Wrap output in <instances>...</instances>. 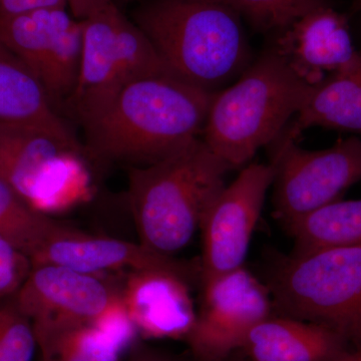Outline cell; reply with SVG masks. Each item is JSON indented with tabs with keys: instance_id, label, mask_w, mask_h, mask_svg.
I'll use <instances>...</instances> for the list:
<instances>
[{
	"instance_id": "1f68e13d",
	"label": "cell",
	"mask_w": 361,
	"mask_h": 361,
	"mask_svg": "<svg viewBox=\"0 0 361 361\" xmlns=\"http://www.w3.org/2000/svg\"><path fill=\"white\" fill-rule=\"evenodd\" d=\"M123 1H132V0H123Z\"/></svg>"
},
{
	"instance_id": "cb8c5ba5",
	"label": "cell",
	"mask_w": 361,
	"mask_h": 361,
	"mask_svg": "<svg viewBox=\"0 0 361 361\" xmlns=\"http://www.w3.org/2000/svg\"><path fill=\"white\" fill-rule=\"evenodd\" d=\"M32 267V259L0 234V299L16 295Z\"/></svg>"
},
{
	"instance_id": "ffe728a7",
	"label": "cell",
	"mask_w": 361,
	"mask_h": 361,
	"mask_svg": "<svg viewBox=\"0 0 361 361\" xmlns=\"http://www.w3.org/2000/svg\"><path fill=\"white\" fill-rule=\"evenodd\" d=\"M294 254L361 243V199L337 200L286 226Z\"/></svg>"
},
{
	"instance_id": "83f0119b",
	"label": "cell",
	"mask_w": 361,
	"mask_h": 361,
	"mask_svg": "<svg viewBox=\"0 0 361 361\" xmlns=\"http://www.w3.org/2000/svg\"><path fill=\"white\" fill-rule=\"evenodd\" d=\"M329 361H361V344L350 346L341 355Z\"/></svg>"
},
{
	"instance_id": "7402d4cb",
	"label": "cell",
	"mask_w": 361,
	"mask_h": 361,
	"mask_svg": "<svg viewBox=\"0 0 361 361\" xmlns=\"http://www.w3.org/2000/svg\"><path fill=\"white\" fill-rule=\"evenodd\" d=\"M258 32L278 33L331 0H222Z\"/></svg>"
},
{
	"instance_id": "f1b7e54d",
	"label": "cell",
	"mask_w": 361,
	"mask_h": 361,
	"mask_svg": "<svg viewBox=\"0 0 361 361\" xmlns=\"http://www.w3.org/2000/svg\"><path fill=\"white\" fill-rule=\"evenodd\" d=\"M223 361H249L248 358L246 356L240 355V351L238 353H234V355L230 356V357L226 358L225 360Z\"/></svg>"
},
{
	"instance_id": "d6986e66",
	"label": "cell",
	"mask_w": 361,
	"mask_h": 361,
	"mask_svg": "<svg viewBox=\"0 0 361 361\" xmlns=\"http://www.w3.org/2000/svg\"><path fill=\"white\" fill-rule=\"evenodd\" d=\"M312 127L361 134V49L329 77L314 84L307 103L282 135L295 140Z\"/></svg>"
},
{
	"instance_id": "3957f363",
	"label": "cell",
	"mask_w": 361,
	"mask_h": 361,
	"mask_svg": "<svg viewBox=\"0 0 361 361\" xmlns=\"http://www.w3.org/2000/svg\"><path fill=\"white\" fill-rule=\"evenodd\" d=\"M231 169L198 137L173 155L128 171V202L140 243L175 256L200 229Z\"/></svg>"
},
{
	"instance_id": "44dd1931",
	"label": "cell",
	"mask_w": 361,
	"mask_h": 361,
	"mask_svg": "<svg viewBox=\"0 0 361 361\" xmlns=\"http://www.w3.org/2000/svg\"><path fill=\"white\" fill-rule=\"evenodd\" d=\"M66 223L32 210L0 180V234L32 258Z\"/></svg>"
},
{
	"instance_id": "9a60e30c",
	"label": "cell",
	"mask_w": 361,
	"mask_h": 361,
	"mask_svg": "<svg viewBox=\"0 0 361 361\" xmlns=\"http://www.w3.org/2000/svg\"><path fill=\"white\" fill-rule=\"evenodd\" d=\"M279 35L278 49L310 84L322 80L323 71L339 70L356 51L348 18L334 6L316 9Z\"/></svg>"
},
{
	"instance_id": "e0dca14e",
	"label": "cell",
	"mask_w": 361,
	"mask_h": 361,
	"mask_svg": "<svg viewBox=\"0 0 361 361\" xmlns=\"http://www.w3.org/2000/svg\"><path fill=\"white\" fill-rule=\"evenodd\" d=\"M334 330L283 315H270L247 336L249 361H329L350 348Z\"/></svg>"
},
{
	"instance_id": "d4e9b609",
	"label": "cell",
	"mask_w": 361,
	"mask_h": 361,
	"mask_svg": "<svg viewBox=\"0 0 361 361\" xmlns=\"http://www.w3.org/2000/svg\"><path fill=\"white\" fill-rule=\"evenodd\" d=\"M68 0H0V16H11L35 9L68 7Z\"/></svg>"
},
{
	"instance_id": "6da1fadb",
	"label": "cell",
	"mask_w": 361,
	"mask_h": 361,
	"mask_svg": "<svg viewBox=\"0 0 361 361\" xmlns=\"http://www.w3.org/2000/svg\"><path fill=\"white\" fill-rule=\"evenodd\" d=\"M215 92L176 77H148L122 87L80 125L96 163L152 165L200 137Z\"/></svg>"
},
{
	"instance_id": "8992f818",
	"label": "cell",
	"mask_w": 361,
	"mask_h": 361,
	"mask_svg": "<svg viewBox=\"0 0 361 361\" xmlns=\"http://www.w3.org/2000/svg\"><path fill=\"white\" fill-rule=\"evenodd\" d=\"M84 145L37 130L0 129V180L32 210L59 215L96 192Z\"/></svg>"
},
{
	"instance_id": "ac0fdd59",
	"label": "cell",
	"mask_w": 361,
	"mask_h": 361,
	"mask_svg": "<svg viewBox=\"0 0 361 361\" xmlns=\"http://www.w3.org/2000/svg\"><path fill=\"white\" fill-rule=\"evenodd\" d=\"M44 361H118L137 334L125 311L99 323L35 329Z\"/></svg>"
},
{
	"instance_id": "f546056e",
	"label": "cell",
	"mask_w": 361,
	"mask_h": 361,
	"mask_svg": "<svg viewBox=\"0 0 361 361\" xmlns=\"http://www.w3.org/2000/svg\"><path fill=\"white\" fill-rule=\"evenodd\" d=\"M361 11V0H355L350 7L351 13H357Z\"/></svg>"
},
{
	"instance_id": "4dcf8cb0",
	"label": "cell",
	"mask_w": 361,
	"mask_h": 361,
	"mask_svg": "<svg viewBox=\"0 0 361 361\" xmlns=\"http://www.w3.org/2000/svg\"><path fill=\"white\" fill-rule=\"evenodd\" d=\"M4 44L2 42V40L0 39V49H1L2 47H4Z\"/></svg>"
},
{
	"instance_id": "5b68a950",
	"label": "cell",
	"mask_w": 361,
	"mask_h": 361,
	"mask_svg": "<svg viewBox=\"0 0 361 361\" xmlns=\"http://www.w3.org/2000/svg\"><path fill=\"white\" fill-rule=\"evenodd\" d=\"M274 312L361 344V243L279 256L268 273Z\"/></svg>"
},
{
	"instance_id": "52a82bcc",
	"label": "cell",
	"mask_w": 361,
	"mask_h": 361,
	"mask_svg": "<svg viewBox=\"0 0 361 361\" xmlns=\"http://www.w3.org/2000/svg\"><path fill=\"white\" fill-rule=\"evenodd\" d=\"M82 23V54L77 87L63 109L78 123L94 115L122 87L148 77L177 75L141 28L111 2Z\"/></svg>"
},
{
	"instance_id": "484cf974",
	"label": "cell",
	"mask_w": 361,
	"mask_h": 361,
	"mask_svg": "<svg viewBox=\"0 0 361 361\" xmlns=\"http://www.w3.org/2000/svg\"><path fill=\"white\" fill-rule=\"evenodd\" d=\"M128 361H185L163 349L144 343L135 344L130 349Z\"/></svg>"
},
{
	"instance_id": "d6a6232c",
	"label": "cell",
	"mask_w": 361,
	"mask_h": 361,
	"mask_svg": "<svg viewBox=\"0 0 361 361\" xmlns=\"http://www.w3.org/2000/svg\"><path fill=\"white\" fill-rule=\"evenodd\" d=\"M40 361H44V360H40Z\"/></svg>"
},
{
	"instance_id": "4316f807",
	"label": "cell",
	"mask_w": 361,
	"mask_h": 361,
	"mask_svg": "<svg viewBox=\"0 0 361 361\" xmlns=\"http://www.w3.org/2000/svg\"><path fill=\"white\" fill-rule=\"evenodd\" d=\"M111 2L116 0H78L75 6L71 7V13L77 20H82Z\"/></svg>"
},
{
	"instance_id": "7a4b0ae2",
	"label": "cell",
	"mask_w": 361,
	"mask_h": 361,
	"mask_svg": "<svg viewBox=\"0 0 361 361\" xmlns=\"http://www.w3.org/2000/svg\"><path fill=\"white\" fill-rule=\"evenodd\" d=\"M132 20L178 78L209 92L250 66L242 18L222 0H147Z\"/></svg>"
},
{
	"instance_id": "30bf717a",
	"label": "cell",
	"mask_w": 361,
	"mask_h": 361,
	"mask_svg": "<svg viewBox=\"0 0 361 361\" xmlns=\"http://www.w3.org/2000/svg\"><path fill=\"white\" fill-rule=\"evenodd\" d=\"M200 285L196 322L185 341L195 360L223 361L241 351L251 330L272 315V298L244 266Z\"/></svg>"
},
{
	"instance_id": "5bb4252c",
	"label": "cell",
	"mask_w": 361,
	"mask_h": 361,
	"mask_svg": "<svg viewBox=\"0 0 361 361\" xmlns=\"http://www.w3.org/2000/svg\"><path fill=\"white\" fill-rule=\"evenodd\" d=\"M30 259L32 265H61L97 275L169 267L180 261L175 256L149 250L140 242L96 236L68 224L45 241Z\"/></svg>"
},
{
	"instance_id": "9c48e42d",
	"label": "cell",
	"mask_w": 361,
	"mask_h": 361,
	"mask_svg": "<svg viewBox=\"0 0 361 361\" xmlns=\"http://www.w3.org/2000/svg\"><path fill=\"white\" fill-rule=\"evenodd\" d=\"M0 39L39 80L52 104L63 111L80 75L82 20L68 13L66 7L0 16Z\"/></svg>"
},
{
	"instance_id": "7c38bea8",
	"label": "cell",
	"mask_w": 361,
	"mask_h": 361,
	"mask_svg": "<svg viewBox=\"0 0 361 361\" xmlns=\"http://www.w3.org/2000/svg\"><path fill=\"white\" fill-rule=\"evenodd\" d=\"M276 166L251 164L226 185L204 216L201 281L243 267Z\"/></svg>"
},
{
	"instance_id": "8fae6325",
	"label": "cell",
	"mask_w": 361,
	"mask_h": 361,
	"mask_svg": "<svg viewBox=\"0 0 361 361\" xmlns=\"http://www.w3.org/2000/svg\"><path fill=\"white\" fill-rule=\"evenodd\" d=\"M16 299L35 329L99 323L126 310L121 279L54 264L33 265Z\"/></svg>"
},
{
	"instance_id": "4fadbf2b",
	"label": "cell",
	"mask_w": 361,
	"mask_h": 361,
	"mask_svg": "<svg viewBox=\"0 0 361 361\" xmlns=\"http://www.w3.org/2000/svg\"><path fill=\"white\" fill-rule=\"evenodd\" d=\"M201 284L200 262L125 272L121 291L126 312L144 338L186 339L197 318L192 286Z\"/></svg>"
},
{
	"instance_id": "2e32d148",
	"label": "cell",
	"mask_w": 361,
	"mask_h": 361,
	"mask_svg": "<svg viewBox=\"0 0 361 361\" xmlns=\"http://www.w3.org/2000/svg\"><path fill=\"white\" fill-rule=\"evenodd\" d=\"M0 129L42 130L80 144L39 80L6 44L0 49Z\"/></svg>"
},
{
	"instance_id": "ba28073f",
	"label": "cell",
	"mask_w": 361,
	"mask_h": 361,
	"mask_svg": "<svg viewBox=\"0 0 361 361\" xmlns=\"http://www.w3.org/2000/svg\"><path fill=\"white\" fill-rule=\"evenodd\" d=\"M273 161L274 215L286 227L294 221L339 200L361 180V140L351 137L334 147L308 151L280 135Z\"/></svg>"
},
{
	"instance_id": "277c9868",
	"label": "cell",
	"mask_w": 361,
	"mask_h": 361,
	"mask_svg": "<svg viewBox=\"0 0 361 361\" xmlns=\"http://www.w3.org/2000/svg\"><path fill=\"white\" fill-rule=\"evenodd\" d=\"M313 87L273 45L234 84L215 92L202 140L231 170L243 167L281 135Z\"/></svg>"
},
{
	"instance_id": "603a6c76",
	"label": "cell",
	"mask_w": 361,
	"mask_h": 361,
	"mask_svg": "<svg viewBox=\"0 0 361 361\" xmlns=\"http://www.w3.org/2000/svg\"><path fill=\"white\" fill-rule=\"evenodd\" d=\"M37 348L32 322L16 295L0 299V361H32Z\"/></svg>"
}]
</instances>
